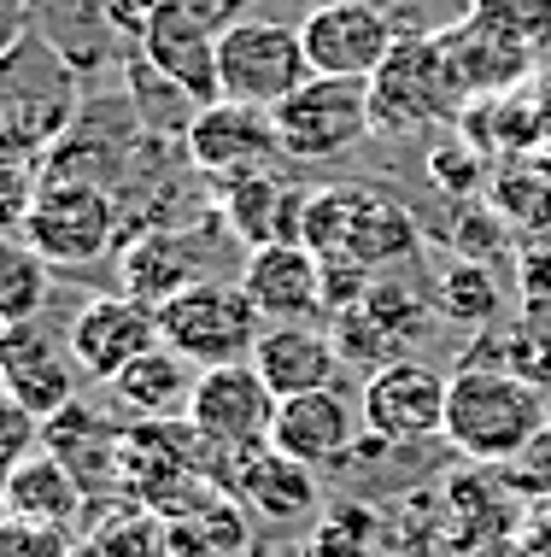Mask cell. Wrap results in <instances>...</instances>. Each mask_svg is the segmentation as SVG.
Masks as SVG:
<instances>
[{
	"instance_id": "cell-1",
	"label": "cell",
	"mask_w": 551,
	"mask_h": 557,
	"mask_svg": "<svg viewBox=\"0 0 551 557\" xmlns=\"http://www.w3.org/2000/svg\"><path fill=\"white\" fill-rule=\"evenodd\" d=\"M77 100V65L41 29H18L0 48V159H36L65 141Z\"/></svg>"
},
{
	"instance_id": "cell-2",
	"label": "cell",
	"mask_w": 551,
	"mask_h": 557,
	"mask_svg": "<svg viewBox=\"0 0 551 557\" xmlns=\"http://www.w3.org/2000/svg\"><path fill=\"white\" fill-rule=\"evenodd\" d=\"M300 240L317 259H359L370 270H393V264L416 259V247H423V218H416L393 188L329 183V188H311Z\"/></svg>"
},
{
	"instance_id": "cell-3",
	"label": "cell",
	"mask_w": 551,
	"mask_h": 557,
	"mask_svg": "<svg viewBox=\"0 0 551 557\" xmlns=\"http://www.w3.org/2000/svg\"><path fill=\"white\" fill-rule=\"evenodd\" d=\"M540 429H546V399L516 370H499V364H458L452 370L446 441L458 451H469L481 463H499V458L528 451Z\"/></svg>"
},
{
	"instance_id": "cell-4",
	"label": "cell",
	"mask_w": 551,
	"mask_h": 557,
	"mask_svg": "<svg viewBox=\"0 0 551 557\" xmlns=\"http://www.w3.org/2000/svg\"><path fill=\"white\" fill-rule=\"evenodd\" d=\"M464 88H458L452 65H446V48L435 29H416V36H399L393 53L381 59V71L370 77V117H376V135H423L440 124H458L464 112Z\"/></svg>"
},
{
	"instance_id": "cell-5",
	"label": "cell",
	"mask_w": 551,
	"mask_h": 557,
	"mask_svg": "<svg viewBox=\"0 0 551 557\" xmlns=\"http://www.w3.org/2000/svg\"><path fill=\"white\" fill-rule=\"evenodd\" d=\"M259 335H264V318L241 294V282L200 276L193 288H183L176 299L159 306V341H165L171 352H183L193 370L247 364Z\"/></svg>"
},
{
	"instance_id": "cell-6",
	"label": "cell",
	"mask_w": 551,
	"mask_h": 557,
	"mask_svg": "<svg viewBox=\"0 0 551 557\" xmlns=\"http://www.w3.org/2000/svg\"><path fill=\"white\" fill-rule=\"evenodd\" d=\"M305 36L300 24H276V18H235L229 29H217V88L223 100H247V107H281L300 83H311Z\"/></svg>"
},
{
	"instance_id": "cell-7",
	"label": "cell",
	"mask_w": 551,
	"mask_h": 557,
	"mask_svg": "<svg viewBox=\"0 0 551 557\" xmlns=\"http://www.w3.org/2000/svg\"><path fill=\"white\" fill-rule=\"evenodd\" d=\"M276 135H281V159L293 164H329L347 159L376 135L370 117V83L352 77H311L276 107Z\"/></svg>"
},
{
	"instance_id": "cell-8",
	"label": "cell",
	"mask_w": 551,
	"mask_h": 557,
	"mask_svg": "<svg viewBox=\"0 0 551 557\" xmlns=\"http://www.w3.org/2000/svg\"><path fill=\"white\" fill-rule=\"evenodd\" d=\"M24 235L48 252L53 270L95 264L117 240V200L107 183H88V176H41Z\"/></svg>"
},
{
	"instance_id": "cell-9",
	"label": "cell",
	"mask_w": 551,
	"mask_h": 557,
	"mask_svg": "<svg viewBox=\"0 0 551 557\" xmlns=\"http://www.w3.org/2000/svg\"><path fill=\"white\" fill-rule=\"evenodd\" d=\"M276 394L271 382L259 375V364H217V370H200L193 382V399H188V423L212 451L235 458V451H259L271 446V429H276Z\"/></svg>"
},
{
	"instance_id": "cell-10",
	"label": "cell",
	"mask_w": 551,
	"mask_h": 557,
	"mask_svg": "<svg viewBox=\"0 0 551 557\" xmlns=\"http://www.w3.org/2000/svg\"><path fill=\"white\" fill-rule=\"evenodd\" d=\"M446 394H452V375L423 364V358H387L364 375V429L387 446H411V441H435L446 434Z\"/></svg>"
},
{
	"instance_id": "cell-11",
	"label": "cell",
	"mask_w": 551,
	"mask_h": 557,
	"mask_svg": "<svg viewBox=\"0 0 551 557\" xmlns=\"http://www.w3.org/2000/svg\"><path fill=\"white\" fill-rule=\"evenodd\" d=\"M183 153L200 176L235 183L252 171H276L281 164V135L271 107H247V100H205L183 129Z\"/></svg>"
},
{
	"instance_id": "cell-12",
	"label": "cell",
	"mask_w": 551,
	"mask_h": 557,
	"mask_svg": "<svg viewBox=\"0 0 551 557\" xmlns=\"http://www.w3.org/2000/svg\"><path fill=\"white\" fill-rule=\"evenodd\" d=\"M300 36H305V59L317 77L370 83L405 29L387 18L381 0H317L300 18Z\"/></svg>"
},
{
	"instance_id": "cell-13",
	"label": "cell",
	"mask_w": 551,
	"mask_h": 557,
	"mask_svg": "<svg viewBox=\"0 0 551 557\" xmlns=\"http://www.w3.org/2000/svg\"><path fill=\"white\" fill-rule=\"evenodd\" d=\"M65 346L77 358V370L88 382H117L141 352L159 346V306H147L136 294H95L88 306L71 318Z\"/></svg>"
},
{
	"instance_id": "cell-14",
	"label": "cell",
	"mask_w": 551,
	"mask_h": 557,
	"mask_svg": "<svg viewBox=\"0 0 551 557\" xmlns=\"http://www.w3.org/2000/svg\"><path fill=\"white\" fill-rule=\"evenodd\" d=\"M364 411L359 399H347L340 387H317V394H293L276 405V429L271 446L281 458L305 463V470H340L359 458L364 446Z\"/></svg>"
},
{
	"instance_id": "cell-15",
	"label": "cell",
	"mask_w": 551,
	"mask_h": 557,
	"mask_svg": "<svg viewBox=\"0 0 551 557\" xmlns=\"http://www.w3.org/2000/svg\"><path fill=\"white\" fill-rule=\"evenodd\" d=\"M440 48H446V65H452L464 100H487V95H511V88H528L534 65H540V48H528L523 36L487 24L481 12H464L458 24L435 29Z\"/></svg>"
},
{
	"instance_id": "cell-16",
	"label": "cell",
	"mask_w": 551,
	"mask_h": 557,
	"mask_svg": "<svg viewBox=\"0 0 551 557\" xmlns=\"http://www.w3.org/2000/svg\"><path fill=\"white\" fill-rule=\"evenodd\" d=\"M77 358L59 346L41 323H7L0 335V394H12L29 417H59L77 399Z\"/></svg>"
},
{
	"instance_id": "cell-17",
	"label": "cell",
	"mask_w": 551,
	"mask_h": 557,
	"mask_svg": "<svg viewBox=\"0 0 551 557\" xmlns=\"http://www.w3.org/2000/svg\"><path fill=\"white\" fill-rule=\"evenodd\" d=\"M241 294L259 306L264 323H305L323 311V259L305 240L252 247L241 259Z\"/></svg>"
},
{
	"instance_id": "cell-18",
	"label": "cell",
	"mask_w": 551,
	"mask_h": 557,
	"mask_svg": "<svg viewBox=\"0 0 551 557\" xmlns=\"http://www.w3.org/2000/svg\"><path fill=\"white\" fill-rule=\"evenodd\" d=\"M305 200H311V188L288 183L276 171H252V176H235V183H217V218L229 223V235L247 252L276 247V240H300Z\"/></svg>"
},
{
	"instance_id": "cell-19",
	"label": "cell",
	"mask_w": 551,
	"mask_h": 557,
	"mask_svg": "<svg viewBox=\"0 0 551 557\" xmlns=\"http://www.w3.org/2000/svg\"><path fill=\"white\" fill-rule=\"evenodd\" d=\"M252 364H259V375L271 382L276 399H293V394H317V387H335L340 375V346L329 329L317 323H264L259 346H252Z\"/></svg>"
},
{
	"instance_id": "cell-20",
	"label": "cell",
	"mask_w": 551,
	"mask_h": 557,
	"mask_svg": "<svg viewBox=\"0 0 551 557\" xmlns=\"http://www.w3.org/2000/svg\"><path fill=\"white\" fill-rule=\"evenodd\" d=\"M200 276H205V259L193 247V235L183 230H136L117 247V282H124V294L147 299V306H165Z\"/></svg>"
},
{
	"instance_id": "cell-21",
	"label": "cell",
	"mask_w": 551,
	"mask_h": 557,
	"mask_svg": "<svg viewBox=\"0 0 551 557\" xmlns=\"http://www.w3.org/2000/svg\"><path fill=\"white\" fill-rule=\"evenodd\" d=\"M88 487L77 481L65 458H53L48 446L29 451V458L0 481V510H7L18 529H65L71 517L83 510Z\"/></svg>"
},
{
	"instance_id": "cell-22",
	"label": "cell",
	"mask_w": 551,
	"mask_h": 557,
	"mask_svg": "<svg viewBox=\"0 0 551 557\" xmlns=\"http://www.w3.org/2000/svg\"><path fill=\"white\" fill-rule=\"evenodd\" d=\"M136 48L147 65H159L171 83H183L193 100H223L217 88V29L188 18V12H165V18H153L136 36Z\"/></svg>"
},
{
	"instance_id": "cell-23",
	"label": "cell",
	"mask_w": 551,
	"mask_h": 557,
	"mask_svg": "<svg viewBox=\"0 0 551 557\" xmlns=\"http://www.w3.org/2000/svg\"><path fill=\"white\" fill-rule=\"evenodd\" d=\"M458 135L475 147L481 159H516V153H534L540 141V100L534 88H511V95H487V100H469L458 112Z\"/></svg>"
},
{
	"instance_id": "cell-24",
	"label": "cell",
	"mask_w": 551,
	"mask_h": 557,
	"mask_svg": "<svg viewBox=\"0 0 551 557\" xmlns=\"http://www.w3.org/2000/svg\"><path fill=\"white\" fill-rule=\"evenodd\" d=\"M193 382H200V370H193L183 352H171V346L159 341L153 352H141L136 364L112 382V399L129 405L141 423H165V417H188Z\"/></svg>"
},
{
	"instance_id": "cell-25",
	"label": "cell",
	"mask_w": 551,
	"mask_h": 557,
	"mask_svg": "<svg viewBox=\"0 0 551 557\" xmlns=\"http://www.w3.org/2000/svg\"><path fill=\"white\" fill-rule=\"evenodd\" d=\"M481 200L511 223L516 235H551V153L534 147V153L499 159L487 171Z\"/></svg>"
},
{
	"instance_id": "cell-26",
	"label": "cell",
	"mask_w": 551,
	"mask_h": 557,
	"mask_svg": "<svg viewBox=\"0 0 551 557\" xmlns=\"http://www.w3.org/2000/svg\"><path fill=\"white\" fill-rule=\"evenodd\" d=\"M229 463H235V475H241V499L252 510H264V517H300V510H311V499H317L311 470L293 458H281L276 446L235 451Z\"/></svg>"
},
{
	"instance_id": "cell-27",
	"label": "cell",
	"mask_w": 551,
	"mask_h": 557,
	"mask_svg": "<svg viewBox=\"0 0 551 557\" xmlns=\"http://www.w3.org/2000/svg\"><path fill=\"white\" fill-rule=\"evenodd\" d=\"M41 446L53 451V458H65L71 470H77V481L88 487L95 475H112V463L124 458V434L100 429V417L88 411V405L71 399L59 417H48L41 423Z\"/></svg>"
},
{
	"instance_id": "cell-28",
	"label": "cell",
	"mask_w": 551,
	"mask_h": 557,
	"mask_svg": "<svg viewBox=\"0 0 551 557\" xmlns=\"http://www.w3.org/2000/svg\"><path fill=\"white\" fill-rule=\"evenodd\" d=\"M53 299V264L24 230L0 235V323H41Z\"/></svg>"
},
{
	"instance_id": "cell-29",
	"label": "cell",
	"mask_w": 551,
	"mask_h": 557,
	"mask_svg": "<svg viewBox=\"0 0 551 557\" xmlns=\"http://www.w3.org/2000/svg\"><path fill=\"white\" fill-rule=\"evenodd\" d=\"M435 311L446 323H458V329H487L504 311V288H499V276H493V264H481V259H452L435 276Z\"/></svg>"
},
{
	"instance_id": "cell-30",
	"label": "cell",
	"mask_w": 551,
	"mask_h": 557,
	"mask_svg": "<svg viewBox=\"0 0 551 557\" xmlns=\"http://www.w3.org/2000/svg\"><path fill=\"white\" fill-rule=\"evenodd\" d=\"M364 311H370V323H376L393 346L416 341L428 323L440 318V311H435V294H428V288H411V282H399V276H376V288H370Z\"/></svg>"
},
{
	"instance_id": "cell-31",
	"label": "cell",
	"mask_w": 551,
	"mask_h": 557,
	"mask_svg": "<svg viewBox=\"0 0 551 557\" xmlns=\"http://www.w3.org/2000/svg\"><path fill=\"white\" fill-rule=\"evenodd\" d=\"M511 235L516 230L487 200H458L452 223H446V247H458V259H481V264H493L511 247Z\"/></svg>"
},
{
	"instance_id": "cell-32",
	"label": "cell",
	"mask_w": 551,
	"mask_h": 557,
	"mask_svg": "<svg viewBox=\"0 0 551 557\" xmlns=\"http://www.w3.org/2000/svg\"><path fill=\"white\" fill-rule=\"evenodd\" d=\"M487 171H493V164H487L481 153H475V147L464 141V135L428 153V183H435L440 194H452V200H481Z\"/></svg>"
},
{
	"instance_id": "cell-33",
	"label": "cell",
	"mask_w": 551,
	"mask_h": 557,
	"mask_svg": "<svg viewBox=\"0 0 551 557\" xmlns=\"http://www.w3.org/2000/svg\"><path fill=\"white\" fill-rule=\"evenodd\" d=\"M469 12H481L487 24L523 36L528 48H551V0H469Z\"/></svg>"
},
{
	"instance_id": "cell-34",
	"label": "cell",
	"mask_w": 551,
	"mask_h": 557,
	"mask_svg": "<svg viewBox=\"0 0 551 557\" xmlns=\"http://www.w3.org/2000/svg\"><path fill=\"white\" fill-rule=\"evenodd\" d=\"M370 288H376V270L359 264V259H323V311L329 318H347V311H359Z\"/></svg>"
},
{
	"instance_id": "cell-35",
	"label": "cell",
	"mask_w": 551,
	"mask_h": 557,
	"mask_svg": "<svg viewBox=\"0 0 551 557\" xmlns=\"http://www.w3.org/2000/svg\"><path fill=\"white\" fill-rule=\"evenodd\" d=\"M516 299L534 318H551V235H534L516 252Z\"/></svg>"
},
{
	"instance_id": "cell-36",
	"label": "cell",
	"mask_w": 551,
	"mask_h": 557,
	"mask_svg": "<svg viewBox=\"0 0 551 557\" xmlns=\"http://www.w3.org/2000/svg\"><path fill=\"white\" fill-rule=\"evenodd\" d=\"M41 176L29 171V159H0V235H18L29 223Z\"/></svg>"
},
{
	"instance_id": "cell-37",
	"label": "cell",
	"mask_w": 551,
	"mask_h": 557,
	"mask_svg": "<svg viewBox=\"0 0 551 557\" xmlns=\"http://www.w3.org/2000/svg\"><path fill=\"white\" fill-rule=\"evenodd\" d=\"M534 100H540V141H546V153H551V71L534 83Z\"/></svg>"
},
{
	"instance_id": "cell-38",
	"label": "cell",
	"mask_w": 551,
	"mask_h": 557,
	"mask_svg": "<svg viewBox=\"0 0 551 557\" xmlns=\"http://www.w3.org/2000/svg\"><path fill=\"white\" fill-rule=\"evenodd\" d=\"M0 335H7V323H0Z\"/></svg>"
},
{
	"instance_id": "cell-39",
	"label": "cell",
	"mask_w": 551,
	"mask_h": 557,
	"mask_svg": "<svg viewBox=\"0 0 551 557\" xmlns=\"http://www.w3.org/2000/svg\"><path fill=\"white\" fill-rule=\"evenodd\" d=\"M305 7H317V0H305Z\"/></svg>"
}]
</instances>
